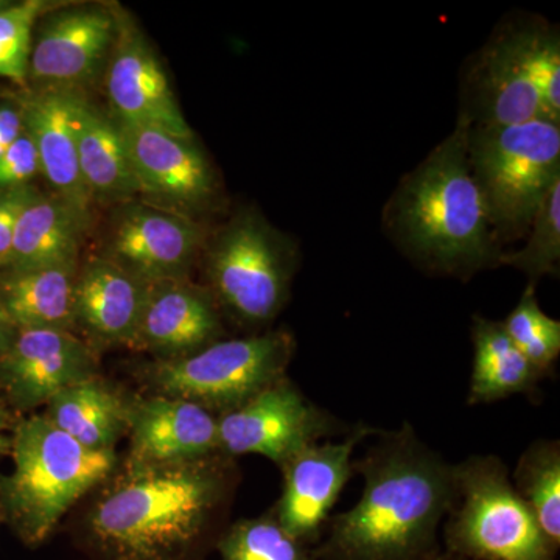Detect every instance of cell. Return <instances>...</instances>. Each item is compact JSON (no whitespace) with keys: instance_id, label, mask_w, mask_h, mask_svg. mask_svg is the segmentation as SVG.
Returning <instances> with one entry per match:
<instances>
[{"instance_id":"cell-4","label":"cell","mask_w":560,"mask_h":560,"mask_svg":"<svg viewBox=\"0 0 560 560\" xmlns=\"http://www.w3.org/2000/svg\"><path fill=\"white\" fill-rule=\"evenodd\" d=\"M13 471L0 478V512L28 547L43 544L69 508L101 485L116 452L91 451L46 416L20 423L11 442Z\"/></svg>"},{"instance_id":"cell-31","label":"cell","mask_w":560,"mask_h":560,"mask_svg":"<svg viewBox=\"0 0 560 560\" xmlns=\"http://www.w3.org/2000/svg\"><path fill=\"white\" fill-rule=\"evenodd\" d=\"M50 5L40 0L11 3L0 13V79L25 83L31 61L33 31Z\"/></svg>"},{"instance_id":"cell-11","label":"cell","mask_w":560,"mask_h":560,"mask_svg":"<svg viewBox=\"0 0 560 560\" xmlns=\"http://www.w3.org/2000/svg\"><path fill=\"white\" fill-rule=\"evenodd\" d=\"M28 77L36 90L80 91L101 72L116 38V9L81 5L43 16Z\"/></svg>"},{"instance_id":"cell-19","label":"cell","mask_w":560,"mask_h":560,"mask_svg":"<svg viewBox=\"0 0 560 560\" xmlns=\"http://www.w3.org/2000/svg\"><path fill=\"white\" fill-rule=\"evenodd\" d=\"M220 335L219 312L206 291L180 279L147 282L135 342L167 355L186 357L208 348Z\"/></svg>"},{"instance_id":"cell-32","label":"cell","mask_w":560,"mask_h":560,"mask_svg":"<svg viewBox=\"0 0 560 560\" xmlns=\"http://www.w3.org/2000/svg\"><path fill=\"white\" fill-rule=\"evenodd\" d=\"M39 172L38 151H36L31 136L24 130L0 158V190L27 187Z\"/></svg>"},{"instance_id":"cell-14","label":"cell","mask_w":560,"mask_h":560,"mask_svg":"<svg viewBox=\"0 0 560 560\" xmlns=\"http://www.w3.org/2000/svg\"><path fill=\"white\" fill-rule=\"evenodd\" d=\"M139 194L187 215L209 208L215 200V173L194 139L178 138L154 128L120 124Z\"/></svg>"},{"instance_id":"cell-13","label":"cell","mask_w":560,"mask_h":560,"mask_svg":"<svg viewBox=\"0 0 560 560\" xmlns=\"http://www.w3.org/2000/svg\"><path fill=\"white\" fill-rule=\"evenodd\" d=\"M459 119L469 127L552 120L523 69L511 21L503 22L467 61L460 79Z\"/></svg>"},{"instance_id":"cell-7","label":"cell","mask_w":560,"mask_h":560,"mask_svg":"<svg viewBox=\"0 0 560 560\" xmlns=\"http://www.w3.org/2000/svg\"><path fill=\"white\" fill-rule=\"evenodd\" d=\"M296 246L254 210L234 217L208 254L213 293L248 326L271 323L285 305L296 268Z\"/></svg>"},{"instance_id":"cell-29","label":"cell","mask_w":560,"mask_h":560,"mask_svg":"<svg viewBox=\"0 0 560 560\" xmlns=\"http://www.w3.org/2000/svg\"><path fill=\"white\" fill-rule=\"evenodd\" d=\"M501 324L537 371L545 375L552 370L560 353V323L541 311L536 283H528L514 311Z\"/></svg>"},{"instance_id":"cell-23","label":"cell","mask_w":560,"mask_h":560,"mask_svg":"<svg viewBox=\"0 0 560 560\" xmlns=\"http://www.w3.org/2000/svg\"><path fill=\"white\" fill-rule=\"evenodd\" d=\"M131 407L106 383L91 377L47 401L46 418L91 451H114L130 427Z\"/></svg>"},{"instance_id":"cell-34","label":"cell","mask_w":560,"mask_h":560,"mask_svg":"<svg viewBox=\"0 0 560 560\" xmlns=\"http://www.w3.org/2000/svg\"><path fill=\"white\" fill-rule=\"evenodd\" d=\"M24 131L21 110L18 105L0 103V158L13 145Z\"/></svg>"},{"instance_id":"cell-30","label":"cell","mask_w":560,"mask_h":560,"mask_svg":"<svg viewBox=\"0 0 560 560\" xmlns=\"http://www.w3.org/2000/svg\"><path fill=\"white\" fill-rule=\"evenodd\" d=\"M526 245L514 253H503L500 265L525 272L530 283L544 276H558L560 261V180L541 202L528 231Z\"/></svg>"},{"instance_id":"cell-38","label":"cell","mask_w":560,"mask_h":560,"mask_svg":"<svg viewBox=\"0 0 560 560\" xmlns=\"http://www.w3.org/2000/svg\"><path fill=\"white\" fill-rule=\"evenodd\" d=\"M10 5V2H5V0H0V13H2L3 10L9 9Z\"/></svg>"},{"instance_id":"cell-26","label":"cell","mask_w":560,"mask_h":560,"mask_svg":"<svg viewBox=\"0 0 560 560\" xmlns=\"http://www.w3.org/2000/svg\"><path fill=\"white\" fill-rule=\"evenodd\" d=\"M512 486L533 512L551 547L560 548V444L541 440L530 444L518 459Z\"/></svg>"},{"instance_id":"cell-25","label":"cell","mask_w":560,"mask_h":560,"mask_svg":"<svg viewBox=\"0 0 560 560\" xmlns=\"http://www.w3.org/2000/svg\"><path fill=\"white\" fill-rule=\"evenodd\" d=\"M474 370L469 405L508 399L515 394H533L544 374L515 348L501 320L475 316L471 326Z\"/></svg>"},{"instance_id":"cell-5","label":"cell","mask_w":560,"mask_h":560,"mask_svg":"<svg viewBox=\"0 0 560 560\" xmlns=\"http://www.w3.org/2000/svg\"><path fill=\"white\" fill-rule=\"evenodd\" d=\"M467 156L497 241L525 237L560 180V124L536 119L469 127Z\"/></svg>"},{"instance_id":"cell-22","label":"cell","mask_w":560,"mask_h":560,"mask_svg":"<svg viewBox=\"0 0 560 560\" xmlns=\"http://www.w3.org/2000/svg\"><path fill=\"white\" fill-rule=\"evenodd\" d=\"M75 264L0 276V305L18 330H68L75 323Z\"/></svg>"},{"instance_id":"cell-21","label":"cell","mask_w":560,"mask_h":560,"mask_svg":"<svg viewBox=\"0 0 560 560\" xmlns=\"http://www.w3.org/2000/svg\"><path fill=\"white\" fill-rule=\"evenodd\" d=\"M147 282L124 270L108 257H94L75 282V323L106 341L135 342Z\"/></svg>"},{"instance_id":"cell-17","label":"cell","mask_w":560,"mask_h":560,"mask_svg":"<svg viewBox=\"0 0 560 560\" xmlns=\"http://www.w3.org/2000/svg\"><path fill=\"white\" fill-rule=\"evenodd\" d=\"M83 95L80 91L35 90L18 101L22 125L38 151L40 173L65 198L91 213V198L80 175L77 124Z\"/></svg>"},{"instance_id":"cell-27","label":"cell","mask_w":560,"mask_h":560,"mask_svg":"<svg viewBox=\"0 0 560 560\" xmlns=\"http://www.w3.org/2000/svg\"><path fill=\"white\" fill-rule=\"evenodd\" d=\"M515 43L523 69L548 116L560 124V38L558 28L541 20H514Z\"/></svg>"},{"instance_id":"cell-39","label":"cell","mask_w":560,"mask_h":560,"mask_svg":"<svg viewBox=\"0 0 560 560\" xmlns=\"http://www.w3.org/2000/svg\"><path fill=\"white\" fill-rule=\"evenodd\" d=\"M0 515H2V512H0Z\"/></svg>"},{"instance_id":"cell-15","label":"cell","mask_w":560,"mask_h":560,"mask_svg":"<svg viewBox=\"0 0 560 560\" xmlns=\"http://www.w3.org/2000/svg\"><path fill=\"white\" fill-rule=\"evenodd\" d=\"M91 350L68 330H18L0 357V388L11 404L28 410L60 390L94 377Z\"/></svg>"},{"instance_id":"cell-9","label":"cell","mask_w":560,"mask_h":560,"mask_svg":"<svg viewBox=\"0 0 560 560\" xmlns=\"http://www.w3.org/2000/svg\"><path fill=\"white\" fill-rule=\"evenodd\" d=\"M329 412L313 405L289 378H280L219 419L220 452L265 456L282 467L296 453L340 433Z\"/></svg>"},{"instance_id":"cell-18","label":"cell","mask_w":560,"mask_h":560,"mask_svg":"<svg viewBox=\"0 0 560 560\" xmlns=\"http://www.w3.org/2000/svg\"><path fill=\"white\" fill-rule=\"evenodd\" d=\"M132 464L167 466L220 451L219 419L195 401L154 397L131 408Z\"/></svg>"},{"instance_id":"cell-3","label":"cell","mask_w":560,"mask_h":560,"mask_svg":"<svg viewBox=\"0 0 560 560\" xmlns=\"http://www.w3.org/2000/svg\"><path fill=\"white\" fill-rule=\"evenodd\" d=\"M469 125L455 130L400 180L383 224L405 256L436 275L469 279L503 254L467 156Z\"/></svg>"},{"instance_id":"cell-37","label":"cell","mask_w":560,"mask_h":560,"mask_svg":"<svg viewBox=\"0 0 560 560\" xmlns=\"http://www.w3.org/2000/svg\"><path fill=\"white\" fill-rule=\"evenodd\" d=\"M425 560H467V559L458 558V556L451 555V552L441 550L440 552H436V555L430 556V558H427Z\"/></svg>"},{"instance_id":"cell-35","label":"cell","mask_w":560,"mask_h":560,"mask_svg":"<svg viewBox=\"0 0 560 560\" xmlns=\"http://www.w3.org/2000/svg\"><path fill=\"white\" fill-rule=\"evenodd\" d=\"M16 334V326H14L13 320L10 319V316L7 315V312L0 305V357L10 348Z\"/></svg>"},{"instance_id":"cell-16","label":"cell","mask_w":560,"mask_h":560,"mask_svg":"<svg viewBox=\"0 0 560 560\" xmlns=\"http://www.w3.org/2000/svg\"><path fill=\"white\" fill-rule=\"evenodd\" d=\"M201 243V228L189 215L136 205L117 221L108 259L143 282L183 279Z\"/></svg>"},{"instance_id":"cell-24","label":"cell","mask_w":560,"mask_h":560,"mask_svg":"<svg viewBox=\"0 0 560 560\" xmlns=\"http://www.w3.org/2000/svg\"><path fill=\"white\" fill-rule=\"evenodd\" d=\"M80 175L91 200L125 201L139 194L116 120L83 98L77 124Z\"/></svg>"},{"instance_id":"cell-6","label":"cell","mask_w":560,"mask_h":560,"mask_svg":"<svg viewBox=\"0 0 560 560\" xmlns=\"http://www.w3.org/2000/svg\"><path fill=\"white\" fill-rule=\"evenodd\" d=\"M444 545L467 560H556L533 512L497 456H470L455 466V497L444 521Z\"/></svg>"},{"instance_id":"cell-20","label":"cell","mask_w":560,"mask_h":560,"mask_svg":"<svg viewBox=\"0 0 560 560\" xmlns=\"http://www.w3.org/2000/svg\"><path fill=\"white\" fill-rule=\"evenodd\" d=\"M91 213L65 198L32 190L18 219L9 267L3 271H28L75 264Z\"/></svg>"},{"instance_id":"cell-36","label":"cell","mask_w":560,"mask_h":560,"mask_svg":"<svg viewBox=\"0 0 560 560\" xmlns=\"http://www.w3.org/2000/svg\"><path fill=\"white\" fill-rule=\"evenodd\" d=\"M5 411H3L2 404H0V455L7 451V440L5 434H3V431H5Z\"/></svg>"},{"instance_id":"cell-2","label":"cell","mask_w":560,"mask_h":560,"mask_svg":"<svg viewBox=\"0 0 560 560\" xmlns=\"http://www.w3.org/2000/svg\"><path fill=\"white\" fill-rule=\"evenodd\" d=\"M231 478L219 459L138 466L106 493L86 523L95 560H194Z\"/></svg>"},{"instance_id":"cell-8","label":"cell","mask_w":560,"mask_h":560,"mask_svg":"<svg viewBox=\"0 0 560 560\" xmlns=\"http://www.w3.org/2000/svg\"><path fill=\"white\" fill-rule=\"evenodd\" d=\"M293 353L294 338L285 330L215 341L190 355L162 361L153 382L164 396L224 415L285 377Z\"/></svg>"},{"instance_id":"cell-1","label":"cell","mask_w":560,"mask_h":560,"mask_svg":"<svg viewBox=\"0 0 560 560\" xmlns=\"http://www.w3.org/2000/svg\"><path fill=\"white\" fill-rule=\"evenodd\" d=\"M363 492L327 525L320 560H425L455 497V466L419 440L410 423L353 460Z\"/></svg>"},{"instance_id":"cell-33","label":"cell","mask_w":560,"mask_h":560,"mask_svg":"<svg viewBox=\"0 0 560 560\" xmlns=\"http://www.w3.org/2000/svg\"><path fill=\"white\" fill-rule=\"evenodd\" d=\"M31 194L28 186L0 194V271L9 267L18 219Z\"/></svg>"},{"instance_id":"cell-10","label":"cell","mask_w":560,"mask_h":560,"mask_svg":"<svg viewBox=\"0 0 560 560\" xmlns=\"http://www.w3.org/2000/svg\"><path fill=\"white\" fill-rule=\"evenodd\" d=\"M106 92L114 120L194 139L153 47L125 11H116Z\"/></svg>"},{"instance_id":"cell-12","label":"cell","mask_w":560,"mask_h":560,"mask_svg":"<svg viewBox=\"0 0 560 560\" xmlns=\"http://www.w3.org/2000/svg\"><path fill=\"white\" fill-rule=\"evenodd\" d=\"M375 430L359 425L340 442H316L296 453L280 469L283 490L276 521L294 539L316 548L330 521V511L353 471V451Z\"/></svg>"},{"instance_id":"cell-28","label":"cell","mask_w":560,"mask_h":560,"mask_svg":"<svg viewBox=\"0 0 560 560\" xmlns=\"http://www.w3.org/2000/svg\"><path fill=\"white\" fill-rule=\"evenodd\" d=\"M221 560H320L315 548L294 539L275 515L234 523L217 540Z\"/></svg>"}]
</instances>
